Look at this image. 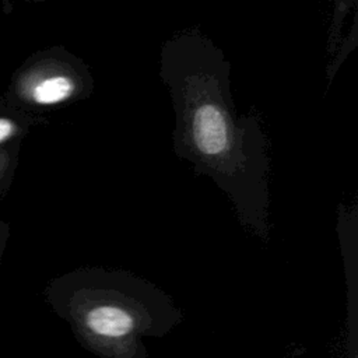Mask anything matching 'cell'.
<instances>
[{"instance_id":"cell-5","label":"cell","mask_w":358,"mask_h":358,"mask_svg":"<svg viewBox=\"0 0 358 358\" xmlns=\"http://www.w3.org/2000/svg\"><path fill=\"white\" fill-rule=\"evenodd\" d=\"M8 165V154L7 152H0V179L3 176V173L6 172Z\"/></svg>"},{"instance_id":"cell-2","label":"cell","mask_w":358,"mask_h":358,"mask_svg":"<svg viewBox=\"0 0 358 358\" xmlns=\"http://www.w3.org/2000/svg\"><path fill=\"white\" fill-rule=\"evenodd\" d=\"M63 289L71 319L99 358H145L144 338L162 337L182 322L166 292L126 270L81 268Z\"/></svg>"},{"instance_id":"cell-1","label":"cell","mask_w":358,"mask_h":358,"mask_svg":"<svg viewBox=\"0 0 358 358\" xmlns=\"http://www.w3.org/2000/svg\"><path fill=\"white\" fill-rule=\"evenodd\" d=\"M159 77L173 106L176 155L227 194L249 232L268 241V138L257 115L238 113L225 53L197 31L180 32L161 48Z\"/></svg>"},{"instance_id":"cell-4","label":"cell","mask_w":358,"mask_h":358,"mask_svg":"<svg viewBox=\"0 0 358 358\" xmlns=\"http://www.w3.org/2000/svg\"><path fill=\"white\" fill-rule=\"evenodd\" d=\"M17 131H18V126L14 120L7 117H0V143L15 136Z\"/></svg>"},{"instance_id":"cell-3","label":"cell","mask_w":358,"mask_h":358,"mask_svg":"<svg viewBox=\"0 0 358 358\" xmlns=\"http://www.w3.org/2000/svg\"><path fill=\"white\" fill-rule=\"evenodd\" d=\"M18 88L25 102L53 106L88 98L94 90V78L81 59L56 52L31 66Z\"/></svg>"}]
</instances>
